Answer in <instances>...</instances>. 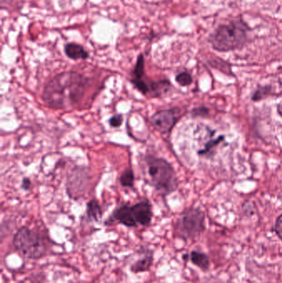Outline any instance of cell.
I'll return each mask as SVG.
<instances>
[{
	"instance_id": "obj_1",
	"label": "cell",
	"mask_w": 282,
	"mask_h": 283,
	"mask_svg": "<svg viewBox=\"0 0 282 283\" xmlns=\"http://www.w3.org/2000/svg\"><path fill=\"white\" fill-rule=\"evenodd\" d=\"M89 79L75 71H65L52 78L44 88L42 99L50 108L67 109L81 100Z\"/></svg>"
},
{
	"instance_id": "obj_2",
	"label": "cell",
	"mask_w": 282,
	"mask_h": 283,
	"mask_svg": "<svg viewBox=\"0 0 282 283\" xmlns=\"http://www.w3.org/2000/svg\"><path fill=\"white\" fill-rule=\"evenodd\" d=\"M249 31V26L243 20H235L229 24L220 25L210 36V42L216 51H234L246 43Z\"/></svg>"
},
{
	"instance_id": "obj_3",
	"label": "cell",
	"mask_w": 282,
	"mask_h": 283,
	"mask_svg": "<svg viewBox=\"0 0 282 283\" xmlns=\"http://www.w3.org/2000/svg\"><path fill=\"white\" fill-rule=\"evenodd\" d=\"M147 175L152 187L162 195H169L178 187V180L173 167L167 160L154 156L146 157Z\"/></svg>"
},
{
	"instance_id": "obj_4",
	"label": "cell",
	"mask_w": 282,
	"mask_h": 283,
	"mask_svg": "<svg viewBox=\"0 0 282 283\" xmlns=\"http://www.w3.org/2000/svg\"><path fill=\"white\" fill-rule=\"evenodd\" d=\"M16 251L26 259H41L46 254V246L38 233L27 227L20 228L12 239Z\"/></svg>"
},
{
	"instance_id": "obj_5",
	"label": "cell",
	"mask_w": 282,
	"mask_h": 283,
	"mask_svg": "<svg viewBox=\"0 0 282 283\" xmlns=\"http://www.w3.org/2000/svg\"><path fill=\"white\" fill-rule=\"evenodd\" d=\"M205 230V213L200 209H187L176 224V235L183 240L198 237Z\"/></svg>"
},
{
	"instance_id": "obj_6",
	"label": "cell",
	"mask_w": 282,
	"mask_h": 283,
	"mask_svg": "<svg viewBox=\"0 0 282 283\" xmlns=\"http://www.w3.org/2000/svg\"><path fill=\"white\" fill-rule=\"evenodd\" d=\"M181 115L182 114L178 108L162 109L152 115L151 123L160 133H167L172 130Z\"/></svg>"
},
{
	"instance_id": "obj_7",
	"label": "cell",
	"mask_w": 282,
	"mask_h": 283,
	"mask_svg": "<svg viewBox=\"0 0 282 283\" xmlns=\"http://www.w3.org/2000/svg\"><path fill=\"white\" fill-rule=\"evenodd\" d=\"M133 217L137 225H150L152 219V206L147 201H142L132 206Z\"/></svg>"
},
{
	"instance_id": "obj_8",
	"label": "cell",
	"mask_w": 282,
	"mask_h": 283,
	"mask_svg": "<svg viewBox=\"0 0 282 283\" xmlns=\"http://www.w3.org/2000/svg\"><path fill=\"white\" fill-rule=\"evenodd\" d=\"M109 220L118 221V223H120L126 227L133 228L138 226L133 217L132 206H121L114 211Z\"/></svg>"
},
{
	"instance_id": "obj_9",
	"label": "cell",
	"mask_w": 282,
	"mask_h": 283,
	"mask_svg": "<svg viewBox=\"0 0 282 283\" xmlns=\"http://www.w3.org/2000/svg\"><path fill=\"white\" fill-rule=\"evenodd\" d=\"M142 255L140 259H138L135 263H133L130 267L132 273L138 274L149 270L153 263V251L147 248H143L141 250Z\"/></svg>"
},
{
	"instance_id": "obj_10",
	"label": "cell",
	"mask_w": 282,
	"mask_h": 283,
	"mask_svg": "<svg viewBox=\"0 0 282 283\" xmlns=\"http://www.w3.org/2000/svg\"><path fill=\"white\" fill-rule=\"evenodd\" d=\"M65 53L67 57L77 61L89 58V52L81 45L76 43H68L65 46Z\"/></svg>"
},
{
	"instance_id": "obj_11",
	"label": "cell",
	"mask_w": 282,
	"mask_h": 283,
	"mask_svg": "<svg viewBox=\"0 0 282 283\" xmlns=\"http://www.w3.org/2000/svg\"><path fill=\"white\" fill-rule=\"evenodd\" d=\"M187 256L194 265L202 269L203 271H207L210 268V259L205 253L194 250Z\"/></svg>"
},
{
	"instance_id": "obj_12",
	"label": "cell",
	"mask_w": 282,
	"mask_h": 283,
	"mask_svg": "<svg viewBox=\"0 0 282 283\" xmlns=\"http://www.w3.org/2000/svg\"><path fill=\"white\" fill-rule=\"evenodd\" d=\"M87 217L89 220H94L95 222H98L101 220L103 216V211L101 207L99 206V202L96 200H91L87 204Z\"/></svg>"
},
{
	"instance_id": "obj_13",
	"label": "cell",
	"mask_w": 282,
	"mask_h": 283,
	"mask_svg": "<svg viewBox=\"0 0 282 283\" xmlns=\"http://www.w3.org/2000/svg\"><path fill=\"white\" fill-rule=\"evenodd\" d=\"M120 184L123 187L133 188L134 187V174L133 170L126 169L120 177Z\"/></svg>"
},
{
	"instance_id": "obj_14",
	"label": "cell",
	"mask_w": 282,
	"mask_h": 283,
	"mask_svg": "<svg viewBox=\"0 0 282 283\" xmlns=\"http://www.w3.org/2000/svg\"><path fill=\"white\" fill-rule=\"evenodd\" d=\"M133 75L135 79H140L145 75L144 56L142 54L138 56L135 67L133 69Z\"/></svg>"
},
{
	"instance_id": "obj_15",
	"label": "cell",
	"mask_w": 282,
	"mask_h": 283,
	"mask_svg": "<svg viewBox=\"0 0 282 283\" xmlns=\"http://www.w3.org/2000/svg\"><path fill=\"white\" fill-rule=\"evenodd\" d=\"M176 82L181 86H188L192 83V76L190 73L187 71L179 73L176 76Z\"/></svg>"
},
{
	"instance_id": "obj_16",
	"label": "cell",
	"mask_w": 282,
	"mask_h": 283,
	"mask_svg": "<svg viewBox=\"0 0 282 283\" xmlns=\"http://www.w3.org/2000/svg\"><path fill=\"white\" fill-rule=\"evenodd\" d=\"M210 64H211L213 67L217 68V69L220 70H221V65H222L223 72L226 73V74H232L230 65L226 61L220 60V59H215L212 61H210Z\"/></svg>"
},
{
	"instance_id": "obj_17",
	"label": "cell",
	"mask_w": 282,
	"mask_h": 283,
	"mask_svg": "<svg viewBox=\"0 0 282 283\" xmlns=\"http://www.w3.org/2000/svg\"><path fill=\"white\" fill-rule=\"evenodd\" d=\"M123 117L122 114H115L112 116L110 119H109V125L113 127V128H118L120 127L123 124Z\"/></svg>"
},
{
	"instance_id": "obj_18",
	"label": "cell",
	"mask_w": 282,
	"mask_h": 283,
	"mask_svg": "<svg viewBox=\"0 0 282 283\" xmlns=\"http://www.w3.org/2000/svg\"><path fill=\"white\" fill-rule=\"evenodd\" d=\"M274 230H275V233L278 235V238L282 240V214L277 219Z\"/></svg>"
},
{
	"instance_id": "obj_19",
	"label": "cell",
	"mask_w": 282,
	"mask_h": 283,
	"mask_svg": "<svg viewBox=\"0 0 282 283\" xmlns=\"http://www.w3.org/2000/svg\"><path fill=\"white\" fill-rule=\"evenodd\" d=\"M268 90V87H263L258 90V91L254 94V97H253V99L254 100H259V99H263V95L264 94H268V93H264V91Z\"/></svg>"
},
{
	"instance_id": "obj_20",
	"label": "cell",
	"mask_w": 282,
	"mask_h": 283,
	"mask_svg": "<svg viewBox=\"0 0 282 283\" xmlns=\"http://www.w3.org/2000/svg\"><path fill=\"white\" fill-rule=\"evenodd\" d=\"M31 181L29 178H27V177H25L24 179L22 180V188L25 191H27L30 189L31 187Z\"/></svg>"
},
{
	"instance_id": "obj_21",
	"label": "cell",
	"mask_w": 282,
	"mask_h": 283,
	"mask_svg": "<svg viewBox=\"0 0 282 283\" xmlns=\"http://www.w3.org/2000/svg\"><path fill=\"white\" fill-rule=\"evenodd\" d=\"M12 0H1V6L2 7H4L5 5L9 4Z\"/></svg>"
},
{
	"instance_id": "obj_22",
	"label": "cell",
	"mask_w": 282,
	"mask_h": 283,
	"mask_svg": "<svg viewBox=\"0 0 282 283\" xmlns=\"http://www.w3.org/2000/svg\"><path fill=\"white\" fill-rule=\"evenodd\" d=\"M278 114H280L281 116L282 117V104H279V105H278Z\"/></svg>"
}]
</instances>
